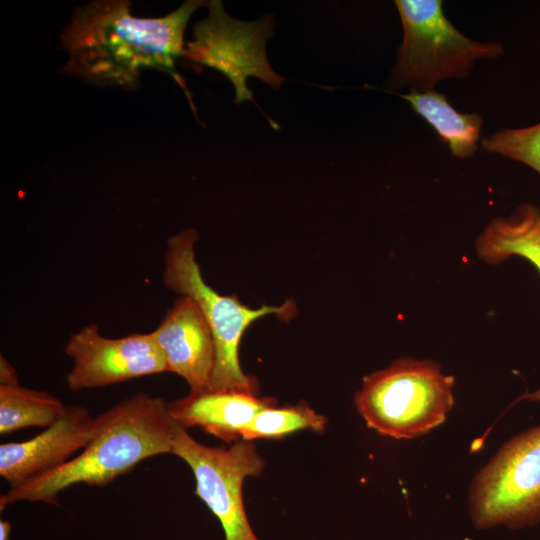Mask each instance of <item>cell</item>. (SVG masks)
<instances>
[{
  "label": "cell",
  "instance_id": "obj_5",
  "mask_svg": "<svg viewBox=\"0 0 540 540\" xmlns=\"http://www.w3.org/2000/svg\"><path fill=\"white\" fill-rule=\"evenodd\" d=\"M403 40L389 85L410 91L434 90L442 80L466 78L477 60L503 54L497 42H478L462 34L444 15L440 0L395 1Z\"/></svg>",
  "mask_w": 540,
  "mask_h": 540
},
{
  "label": "cell",
  "instance_id": "obj_17",
  "mask_svg": "<svg viewBox=\"0 0 540 540\" xmlns=\"http://www.w3.org/2000/svg\"><path fill=\"white\" fill-rule=\"evenodd\" d=\"M482 149L521 162L540 174V123L502 129L481 141Z\"/></svg>",
  "mask_w": 540,
  "mask_h": 540
},
{
  "label": "cell",
  "instance_id": "obj_3",
  "mask_svg": "<svg viewBox=\"0 0 540 540\" xmlns=\"http://www.w3.org/2000/svg\"><path fill=\"white\" fill-rule=\"evenodd\" d=\"M454 382L433 360L403 357L365 376L355 404L380 435L414 439L446 420L454 406Z\"/></svg>",
  "mask_w": 540,
  "mask_h": 540
},
{
  "label": "cell",
  "instance_id": "obj_14",
  "mask_svg": "<svg viewBox=\"0 0 540 540\" xmlns=\"http://www.w3.org/2000/svg\"><path fill=\"white\" fill-rule=\"evenodd\" d=\"M401 97L448 144L453 156L465 159L475 154L483 126L479 114L458 112L444 94L435 90L410 91Z\"/></svg>",
  "mask_w": 540,
  "mask_h": 540
},
{
  "label": "cell",
  "instance_id": "obj_19",
  "mask_svg": "<svg viewBox=\"0 0 540 540\" xmlns=\"http://www.w3.org/2000/svg\"><path fill=\"white\" fill-rule=\"evenodd\" d=\"M11 533V524L7 520L0 521V540H8Z\"/></svg>",
  "mask_w": 540,
  "mask_h": 540
},
{
  "label": "cell",
  "instance_id": "obj_16",
  "mask_svg": "<svg viewBox=\"0 0 540 540\" xmlns=\"http://www.w3.org/2000/svg\"><path fill=\"white\" fill-rule=\"evenodd\" d=\"M326 425L327 418L324 415L300 401L291 406L275 405L263 409L241 429L240 436L244 441L282 439L300 430L323 432Z\"/></svg>",
  "mask_w": 540,
  "mask_h": 540
},
{
  "label": "cell",
  "instance_id": "obj_15",
  "mask_svg": "<svg viewBox=\"0 0 540 540\" xmlns=\"http://www.w3.org/2000/svg\"><path fill=\"white\" fill-rule=\"evenodd\" d=\"M66 405L54 395L18 384H0V434L26 427L47 428L66 411Z\"/></svg>",
  "mask_w": 540,
  "mask_h": 540
},
{
  "label": "cell",
  "instance_id": "obj_10",
  "mask_svg": "<svg viewBox=\"0 0 540 540\" xmlns=\"http://www.w3.org/2000/svg\"><path fill=\"white\" fill-rule=\"evenodd\" d=\"M97 426V417L85 407L67 406L54 424L35 437L0 445V475L12 488L61 466L87 446Z\"/></svg>",
  "mask_w": 540,
  "mask_h": 540
},
{
  "label": "cell",
  "instance_id": "obj_18",
  "mask_svg": "<svg viewBox=\"0 0 540 540\" xmlns=\"http://www.w3.org/2000/svg\"><path fill=\"white\" fill-rule=\"evenodd\" d=\"M18 375L13 366L1 355L0 358V384L12 385L18 384Z\"/></svg>",
  "mask_w": 540,
  "mask_h": 540
},
{
  "label": "cell",
  "instance_id": "obj_2",
  "mask_svg": "<svg viewBox=\"0 0 540 540\" xmlns=\"http://www.w3.org/2000/svg\"><path fill=\"white\" fill-rule=\"evenodd\" d=\"M96 417L97 431L79 455L10 488L0 496V510L23 500L57 505L72 485L103 487L141 461L171 453L173 422L162 398L136 393Z\"/></svg>",
  "mask_w": 540,
  "mask_h": 540
},
{
  "label": "cell",
  "instance_id": "obj_11",
  "mask_svg": "<svg viewBox=\"0 0 540 540\" xmlns=\"http://www.w3.org/2000/svg\"><path fill=\"white\" fill-rule=\"evenodd\" d=\"M151 333L168 372L184 378L190 391L209 387L215 363V345L210 327L191 297L176 299Z\"/></svg>",
  "mask_w": 540,
  "mask_h": 540
},
{
  "label": "cell",
  "instance_id": "obj_1",
  "mask_svg": "<svg viewBox=\"0 0 540 540\" xmlns=\"http://www.w3.org/2000/svg\"><path fill=\"white\" fill-rule=\"evenodd\" d=\"M207 3L188 0L160 18L133 16L126 0H97L78 7L60 36L68 53L60 72L98 85L133 88L141 70L153 68L170 74L186 91L175 62L185 56L189 19Z\"/></svg>",
  "mask_w": 540,
  "mask_h": 540
},
{
  "label": "cell",
  "instance_id": "obj_8",
  "mask_svg": "<svg viewBox=\"0 0 540 540\" xmlns=\"http://www.w3.org/2000/svg\"><path fill=\"white\" fill-rule=\"evenodd\" d=\"M207 6L208 17L195 23L194 40L187 44L185 56L226 76L234 86L236 103L253 101L247 87L249 77L277 90L285 79L272 69L265 49L273 35L272 16L244 22L229 16L219 0L209 1Z\"/></svg>",
  "mask_w": 540,
  "mask_h": 540
},
{
  "label": "cell",
  "instance_id": "obj_13",
  "mask_svg": "<svg viewBox=\"0 0 540 540\" xmlns=\"http://www.w3.org/2000/svg\"><path fill=\"white\" fill-rule=\"evenodd\" d=\"M479 259L496 265L512 256L530 261L540 273V209L531 203L519 205L509 216L493 218L475 243ZM540 402V388L519 400Z\"/></svg>",
  "mask_w": 540,
  "mask_h": 540
},
{
  "label": "cell",
  "instance_id": "obj_9",
  "mask_svg": "<svg viewBox=\"0 0 540 540\" xmlns=\"http://www.w3.org/2000/svg\"><path fill=\"white\" fill-rule=\"evenodd\" d=\"M64 351L73 360L66 378L71 391L168 372L151 332L107 338L100 334L96 324L90 323L70 336Z\"/></svg>",
  "mask_w": 540,
  "mask_h": 540
},
{
  "label": "cell",
  "instance_id": "obj_12",
  "mask_svg": "<svg viewBox=\"0 0 540 540\" xmlns=\"http://www.w3.org/2000/svg\"><path fill=\"white\" fill-rule=\"evenodd\" d=\"M272 397L234 390L190 391L180 399L167 402L173 422L184 429L199 427L226 443L241 440V429L263 409L275 406Z\"/></svg>",
  "mask_w": 540,
  "mask_h": 540
},
{
  "label": "cell",
  "instance_id": "obj_7",
  "mask_svg": "<svg viewBox=\"0 0 540 540\" xmlns=\"http://www.w3.org/2000/svg\"><path fill=\"white\" fill-rule=\"evenodd\" d=\"M171 453L191 468L195 493L221 523L225 540H258L249 524L242 495L246 478L259 476L265 467L252 441L239 440L228 448L210 447L197 442L173 422Z\"/></svg>",
  "mask_w": 540,
  "mask_h": 540
},
{
  "label": "cell",
  "instance_id": "obj_4",
  "mask_svg": "<svg viewBox=\"0 0 540 540\" xmlns=\"http://www.w3.org/2000/svg\"><path fill=\"white\" fill-rule=\"evenodd\" d=\"M196 230L187 228L167 241L163 271L164 286L191 297L200 307L213 336L215 363L210 390H234L258 393V383L246 375L239 362V344L245 330L259 318L288 311L287 304L252 309L235 296H223L203 279L195 258Z\"/></svg>",
  "mask_w": 540,
  "mask_h": 540
},
{
  "label": "cell",
  "instance_id": "obj_6",
  "mask_svg": "<svg viewBox=\"0 0 540 540\" xmlns=\"http://www.w3.org/2000/svg\"><path fill=\"white\" fill-rule=\"evenodd\" d=\"M469 514L478 529L540 521V424L507 441L476 474Z\"/></svg>",
  "mask_w": 540,
  "mask_h": 540
}]
</instances>
